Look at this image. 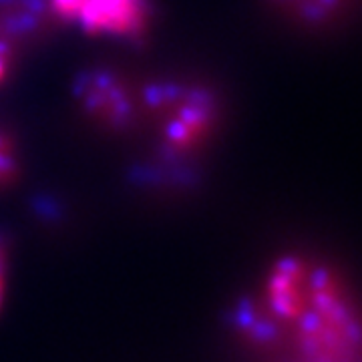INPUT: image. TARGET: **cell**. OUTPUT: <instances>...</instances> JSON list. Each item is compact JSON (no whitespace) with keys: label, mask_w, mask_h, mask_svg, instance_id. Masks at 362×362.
<instances>
[{"label":"cell","mask_w":362,"mask_h":362,"mask_svg":"<svg viewBox=\"0 0 362 362\" xmlns=\"http://www.w3.org/2000/svg\"><path fill=\"white\" fill-rule=\"evenodd\" d=\"M16 45L8 39L2 30H0V85L4 81H8L13 73L14 59H16Z\"/></svg>","instance_id":"cell-8"},{"label":"cell","mask_w":362,"mask_h":362,"mask_svg":"<svg viewBox=\"0 0 362 362\" xmlns=\"http://www.w3.org/2000/svg\"><path fill=\"white\" fill-rule=\"evenodd\" d=\"M266 2L306 26L328 25L346 4V0H266Z\"/></svg>","instance_id":"cell-6"},{"label":"cell","mask_w":362,"mask_h":362,"mask_svg":"<svg viewBox=\"0 0 362 362\" xmlns=\"http://www.w3.org/2000/svg\"><path fill=\"white\" fill-rule=\"evenodd\" d=\"M139 105L156 123L157 151L169 165L197 151L218 125V99L194 81H149L139 93Z\"/></svg>","instance_id":"cell-2"},{"label":"cell","mask_w":362,"mask_h":362,"mask_svg":"<svg viewBox=\"0 0 362 362\" xmlns=\"http://www.w3.org/2000/svg\"><path fill=\"white\" fill-rule=\"evenodd\" d=\"M16 175V151L8 133L0 129V185L8 183Z\"/></svg>","instance_id":"cell-7"},{"label":"cell","mask_w":362,"mask_h":362,"mask_svg":"<svg viewBox=\"0 0 362 362\" xmlns=\"http://www.w3.org/2000/svg\"><path fill=\"white\" fill-rule=\"evenodd\" d=\"M233 322L264 362H361L356 310L340 280L314 259H278Z\"/></svg>","instance_id":"cell-1"},{"label":"cell","mask_w":362,"mask_h":362,"mask_svg":"<svg viewBox=\"0 0 362 362\" xmlns=\"http://www.w3.org/2000/svg\"><path fill=\"white\" fill-rule=\"evenodd\" d=\"M51 18L49 0H0V30L16 47L37 39Z\"/></svg>","instance_id":"cell-5"},{"label":"cell","mask_w":362,"mask_h":362,"mask_svg":"<svg viewBox=\"0 0 362 362\" xmlns=\"http://www.w3.org/2000/svg\"><path fill=\"white\" fill-rule=\"evenodd\" d=\"M54 18L87 35L117 40H139L149 28V0H49Z\"/></svg>","instance_id":"cell-3"},{"label":"cell","mask_w":362,"mask_h":362,"mask_svg":"<svg viewBox=\"0 0 362 362\" xmlns=\"http://www.w3.org/2000/svg\"><path fill=\"white\" fill-rule=\"evenodd\" d=\"M4 270H6V259H4V250L0 246V304H2V294H4Z\"/></svg>","instance_id":"cell-9"},{"label":"cell","mask_w":362,"mask_h":362,"mask_svg":"<svg viewBox=\"0 0 362 362\" xmlns=\"http://www.w3.org/2000/svg\"><path fill=\"white\" fill-rule=\"evenodd\" d=\"M73 97L83 113L105 129H131L139 117V97L123 77L107 66H89L73 81Z\"/></svg>","instance_id":"cell-4"}]
</instances>
